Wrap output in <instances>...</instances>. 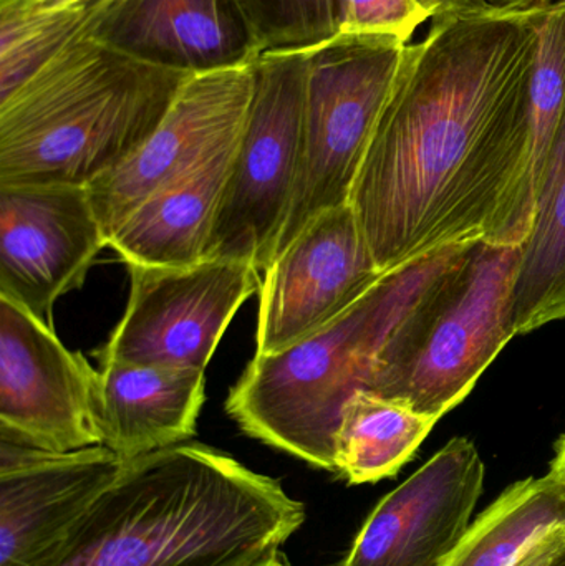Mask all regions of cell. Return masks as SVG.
Wrapping results in <instances>:
<instances>
[{
  "label": "cell",
  "instance_id": "obj_26",
  "mask_svg": "<svg viewBox=\"0 0 565 566\" xmlns=\"http://www.w3.org/2000/svg\"><path fill=\"white\" fill-rule=\"evenodd\" d=\"M440 17L448 15V13L463 12V10H477L490 7V0H440ZM435 20V19H433Z\"/></svg>",
  "mask_w": 565,
  "mask_h": 566
},
{
  "label": "cell",
  "instance_id": "obj_16",
  "mask_svg": "<svg viewBox=\"0 0 565 566\" xmlns=\"http://www.w3.org/2000/svg\"><path fill=\"white\" fill-rule=\"evenodd\" d=\"M103 32L132 52L182 70L261 55L234 0H133Z\"/></svg>",
  "mask_w": 565,
  "mask_h": 566
},
{
  "label": "cell",
  "instance_id": "obj_11",
  "mask_svg": "<svg viewBox=\"0 0 565 566\" xmlns=\"http://www.w3.org/2000/svg\"><path fill=\"white\" fill-rule=\"evenodd\" d=\"M262 274L255 336L262 356L314 335L385 275L350 202L312 219Z\"/></svg>",
  "mask_w": 565,
  "mask_h": 566
},
{
  "label": "cell",
  "instance_id": "obj_30",
  "mask_svg": "<svg viewBox=\"0 0 565 566\" xmlns=\"http://www.w3.org/2000/svg\"><path fill=\"white\" fill-rule=\"evenodd\" d=\"M259 566H292V565L289 564L287 560H285L284 555H282V552H281V554L275 555V557L271 558V560L264 562V564L259 565Z\"/></svg>",
  "mask_w": 565,
  "mask_h": 566
},
{
  "label": "cell",
  "instance_id": "obj_25",
  "mask_svg": "<svg viewBox=\"0 0 565 566\" xmlns=\"http://www.w3.org/2000/svg\"><path fill=\"white\" fill-rule=\"evenodd\" d=\"M564 551L565 527H559L536 542L514 566H550Z\"/></svg>",
  "mask_w": 565,
  "mask_h": 566
},
{
  "label": "cell",
  "instance_id": "obj_18",
  "mask_svg": "<svg viewBox=\"0 0 565 566\" xmlns=\"http://www.w3.org/2000/svg\"><path fill=\"white\" fill-rule=\"evenodd\" d=\"M565 318V116L537 191L533 228L511 298V322L526 335Z\"/></svg>",
  "mask_w": 565,
  "mask_h": 566
},
{
  "label": "cell",
  "instance_id": "obj_7",
  "mask_svg": "<svg viewBox=\"0 0 565 566\" xmlns=\"http://www.w3.org/2000/svg\"><path fill=\"white\" fill-rule=\"evenodd\" d=\"M308 49L255 60L248 123L226 179L205 259H236L264 272L291 209L302 155Z\"/></svg>",
  "mask_w": 565,
  "mask_h": 566
},
{
  "label": "cell",
  "instance_id": "obj_2",
  "mask_svg": "<svg viewBox=\"0 0 565 566\" xmlns=\"http://www.w3.org/2000/svg\"><path fill=\"white\" fill-rule=\"evenodd\" d=\"M304 522L281 482L185 442L126 461L40 566H259Z\"/></svg>",
  "mask_w": 565,
  "mask_h": 566
},
{
  "label": "cell",
  "instance_id": "obj_31",
  "mask_svg": "<svg viewBox=\"0 0 565 566\" xmlns=\"http://www.w3.org/2000/svg\"><path fill=\"white\" fill-rule=\"evenodd\" d=\"M550 566H565V551L563 554L557 555V557L554 558L553 564Z\"/></svg>",
  "mask_w": 565,
  "mask_h": 566
},
{
  "label": "cell",
  "instance_id": "obj_9",
  "mask_svg": "<svg viewBox=\"0 0 565 566\" xmlns=\"http://www.w3.org/2000/svg\"><path fill=\"white\" fill-rule=\"evenodd\" d=\"M255 60L189 70L142 148L86 186L106 239L149 196L239 142L254 98Z\"/></svg>",
  "mask_w": 565,
  "mask_h": 566
},
{
  "label": "cell",
  "instance_id": "obj_23",
  "mask_svg": "<svg viewBox=\"0 0 565 566\" xmlns=\"http://www.w3.org/2000/svg\"><path fill=\"white\" fill-rule=\"evenodd\" d=\"M259 53L312 49L337 33L335 0H234Z\"/></svg>",
  "mask_w": 565,
  "mask_h": 566
},
{
  "label": "cell",
  "instance_id": "obj_24",
  "mask_svg": "<svg viewBox=\"0 0 565 566\" xmlns=\"http://www.w3.org/2000/svg\"><path fill=\"white\" fill-rule=\"evenodd\" d=\"M338 36H390L410 43L415 30L440 15V0H335Z\"/></svg>",
  "mask_w": 565,
  "mask_h": 566
},
{
  "label": "cell",
  "instance_id": "obj_12",
  "mask_svg": "<svg viewBox=\"0 0 565 566\" xmlns=\"http://www.w3.org/2000/svg\"><path fill=\"white\" fill-rule=\"evenodd\" d=\"M108 239L85 186H0V296L53 326Z\"/></svg>",
  "mask_w": 565,
  "mask_h": 566
},
{
  "label": "cell",
  "instance_id": "obj_21",
  "mask_svg": "<svg viewBox=\"0 0 565 566\" xmlns=\"http://www.w3.org/2000/svg\"><path fill=\"white\" fill-rule=\"evenodd\" d=\"M559 527H565V482L554 472L530 478L506 489L441 566H514Z\"/></svg>",
  "mask_w": 565,
  "mask_h": 566
},
{
  "label": "cell",
  "instance_id": "obj_1",
  "mask_svg": "<svg viewBox=\"0 0 565 566\" xmlns=\"http://www.w3.org/2000/svg\"><path fill=\"white\" fill-rule=\"evenodd\" d=\"M540 7L448 13L408 45L350 196L384 274L501 244L526 165Z\"/></svg>",
  "mask_w": 565,
  "mask_h": 566
},
{
  "label": "cell",
  "instance_id": "obj_4",
  "mask_svg": "<svg viewBox=\"0 0 565 566\" xmlns=\"http://www.w3.org/2000/svg\"><path fill=\"white\" fill-rule=\"evenodd\" d=\"M463 248L443 249L387 272L314 335L274 355H255L226 399L229 418L249 438L335 472L345 406L367 388L395 326Z\"/></svg>",
  "mask_w": 565,
  "mask_h": 566
},
{
  "label": "cell",
  "instance_id": "obj_8",
  "mask_svg": "<svg viewBox=\"0 0 565 566\" xmlns=\"http://www.w3.org/2000/svg\"><path fill=\"white\" fill-rule=\"evenodd\" d=\"M126 268L128 303L96 352L100 363L205 371L236 313L261 289V272L236 259H205L188 268Z\"/></svg>",
  "mask_w": 565,
  "mask_h": 566
},
{
  "label": "cell",
  "instance_id": "obj_15",
  "mask_svg": "<svg viewBox=\"0 0 565 566\" xmlns=\"http://www.w3.org/2000/svg\"><path fill=\"white\" fill-rule=\"evenodd\" d=\"M206 399L205 371L103 361L96 426L102 446L123 461L185 444Z\"/></svg>",
  "mask_w": 565,
  "mask_h": 566
},
{
  "label": "cell",
  "instance_id": "obj_6",
  "mask_svg": "<svg viewBox=\"0 0 565 566\" xmlns=\"http://www.w3.org/2000/svg\"><path fill=\"white\" fill-rule=\"evenodd\" d=\"M408 45L390 36L335 35L308 49L301 166L274 258L312 219L350 202Z\"/></svg>",
  "mask_w": 565,
  "mask_h": 566
},
{
  "label": "cell",
  "instance_id": "obj_10",
  "mask_svg": "<svg viewBox=\"0 0 565 566\" xmlns=\"http://www.w3.org/2000/svg\"><path fill=\"white\" fill-rule=\"evenodd\" d=\"M98 371L53 326L0 296V439L49 452L102 446Z\"/></svg>",
  "mask_w": 565,
  "mask_h": 566
},
{
  "label": "cell",
  "instance_id": "obj_14",
  "mask_svg": "<svg viewBox=\"0 0 565 566\" xmlns=\"http://www.w3.org/2000/svg\"><path fill=\"white\" fill-rule=\"evenodd\" d=\"M484 474L477 446L451 439L378 502L341 566L443 565L470 528Z\"/></svg>",
  "mask_w": 565,
  "mask_h": 566
},
{
  "label": "cell",
  "instance_id": "obj_13",
  "mask_svg": "<svg viewBox=\"0 0 565 566\" xmlns=\"http://www.w3.org/2000/svg\"><path fill=\"white\" fill-rule=\"evenodd\" d=\"M105 446L49 452L0 439V566H40L115 484Z\"/></svg>",
  "mask_w": 565,
  "mask_h": 566
},
{
  "label": "cell",
  "instance_id": "obj_29",
  "mask_svg": "<svg viewBox=\"0 0 565 566\" xmlns=\"http://www.w3.org/2000/svg\"><path fill=\"white\" fill-rule=\"evenodd\" d=\"M83 2H95V0H46V3H43V6L65 7V6H75V3H83ZM109 2L129 3V2H133V0H109Z\"/></svg>",
  "mask_w": 565,
  "mask_h": 566
},
{
  "label": "cell",
  "instance_id": "obj_32",
  "mask_svg": "<svg viewBox=\"0 0 565 566\" xmlns=\"http://www.w3.org/2000/svg\"><path fill=\"white\" fill-rule=\"evenodd\" d=\"M33 2L40 3V6H43V3H46V0H33Z\"/></svg>",
  "mask_w": 565,
  "mask_h": 566
},
{
  "label": "cell",
  "instance_id": "obj_5",
  "mask_svg": "<svg viewBox=\"0 0 565 566\" xmlns=\"http://www.w3.org/2000/svg\"><path fill=\"white\" fill-rule=\"evenodd\" d=\"M523 245L474 241L400 319L367 391L440 419L460 405L516 336L511 298Z\"/></svg>",
  "mask_w": 565,
  "mask_h": 566
},
{
  "label": "cell",
  "instance_id": "obj_19",
  "mask_svg": "<svg viewBox=\"0 0 565 566\" xmlns=\"http://www.w3.org/2000/svg\"><path fill=\"white\" fill-rule=\"evenodd\" d=\"M537 49L527 93L523 179L501 244L523 245L533 228L537 191L565 116V0L540 7Z\"/></svg>",
  "mask_w": 565,
  "mask_h": 566
},
{
  "label": "cell",
  "instance_id": "obj_20",
  "mask_svg": "<svg viewBox=\"0 0 565 566\" xmlns=\"http://www.w3.org/2000/svg\"><path fill=\"white\" fill-rule=\"evenodd\" d=\"M437 422L405 402L362 389L342 412L335 439V472L352 485L394 478Z\"/></svg>",
  "mask_w": 565,
  "mask_h": 566
},
{
  "label": "cell",
  "instance_id": "obj_22",
  "mask_svg": "<svg viewBox=\"0 0 565 566\" xmlns=\"http://www.w3.org/2000/svg\"><path fill=\"white\" fill-rule=\"evenodd\" d=\"M128 3L95 0L46 7L33 0H0V99L15 92L72 40L106 25Z\"/></svg>",
  "mask_w": 565,
  "mask_h": 566
},
{
  "label": "cell",
  "instance_id": "obj_17",
  "mask_svg": "<svg viewBox=\"0 0 565 566\" xmlns=\"http://www.w3.org/2000/svg\"><path fill=\"white\" fill-rule=\"evenodd\" d=\"M238 145L228 146L145 199L113 232L108 248L126 265L188 268L205 261Z\"/></svg>",
  "mask_w": 565,
  "mask_h": 566
},
{
  "label": "cell",
  "instance_id": "obj_27",
  "mask_svg": "<svg viewBox=\"0 0 565 566\" xmlns=\"http://www.w3.org/2000/svg\"><path fill=\"white\" fill-rule=\"evenodd\" d=\"M551 472H554L557 478L565 482V436L557 442L556 458H554L553 465H551Z\"/></svg>",
  "mask_w": 565,
  "mask_h": 566
},
{
  "label": "cell",
  "instance_id": "obj_3",
  "mask_svg": "<svg viewBox=\"0 0 565 566\" xmlns=\"http://www.w3.org/2000/svg\"><path fill=\"white\" fill-rule=\"evenodd\" d=\"M88 30L0 99V186H88L128 161L189 70Z\"/></svg>",
  "mask_w": 565,
  "mask_h": 566
},
{
  "label": "cell",
  "instance_id": "obj_28",
  "mask_svg": "<svg viewBox=\"0 0 565 566\" xmlns=\"http://www.w3.org/2000/svg\"><path fill=\"white\" fill-rule=\"evenodd\" d=\"M554 0H490L491 6L498 7H513V9H530L534 6H544Z\"/></svg>",
  "mask_w": 565,
  "mask_h": 566
}]
</instances>
